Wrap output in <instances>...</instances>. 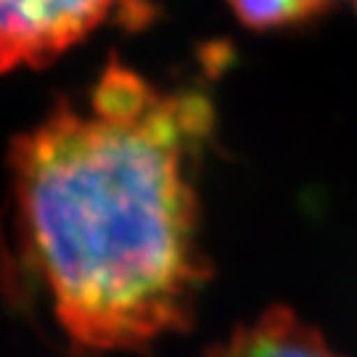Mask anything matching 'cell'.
<instances>
[{
  "label": "cell",
  "mask_w": 357,
  "mask_h": 357,
  "mask_svg": "<svg viewBox=\"0 0 357 357\" xmlns=\"http://www.w3.org/2000/svg\"><path fill=\"white\" fill-rule=\"evenodd\" d=\"M204 90L156 88L112 61L11 146L16 249L77 349H141L188 328L209 268L199 159Z\"/></svg>",
  "instance_id": "cell-1"
},
{
  "label": "cell",
  "mask_w": 357,
  "mask_h": 357,
  "mask_svg": "<svg viewBox=\"0 0 357 357\" xmlns=\"http://www.w3.org/2000/svg\"><path fill=\"white\" fill-rule=\"evenodd\" d=\"M119 0H0V75L45 66L109 19Z\"/></svg>",
  "instance_id": "cell-2"
},
{
  "label": "cell",
  "mask_w": 357,
  "mask_h": 357,
  "mask_svg": "<svg viewBox=\"0 0 357 357\" xmlns=\"http://www.w3.org/2000/svg\"><path fill=\"white\" fill-rule=\"evenodd\" d=\"M204 357H339L312 326L289 307H270L241 326Z\"/></svg>",
  "instance_id": "cell-3"
},
{
  "label": "cell",
  "mask_w": 357,
  "mask_h": 357,
  "mask_svg": "<svg viewBox=\"0 0 357 357\" xmlns=\"http://www.w3.org/2000/svg\"><path fill=\"white\" fill-rule=\"evenodd\" d=\"M241 24L257 32L302 26L328 8V0H228Z\"/></svg>",
  "instance_id": "cell-4"
},
{
  "label": "cell",
  "mask_w": 357,
  "mask_h": 357,
  "mask_svg": "<svg viewBox=\"0 0 357 357\" xmlns=\"http://www.w3.org/2000/svg\"><path fill=\"white\" fill-rule=\"evenodd\" d=\"M352 3H355V6H357V0H352Z\"/></svg>",
  "instance_id": "cell-5"
}]
</instances>
